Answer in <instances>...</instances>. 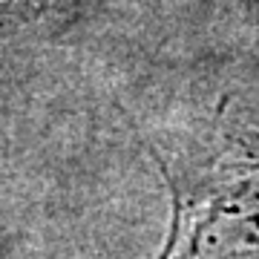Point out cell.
<instances>
[{
    "label": "cell",
    "instance_id": "1",
    "mask_svg": "<svg viewBox=\"0 0 259 259\" xmlns=\"http://www.w3.org/2000/svg\"><path fill=\"white\" fill-rule=\"evenodd\" d=\"M170 196L153 259H259V130L225 110L187 147L147 144Z\"/></svg>",
    "mask_w": 259,
    "mask_h": 259
}]
</instances>
